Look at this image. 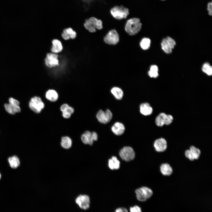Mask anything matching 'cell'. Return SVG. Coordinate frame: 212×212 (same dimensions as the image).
I'll list each match as a JSON object with an SVG mask.
<instances>
[{
  "mask_svg": "<svg viewBox=\"0 0 212 212\" xmlns=\"http://www.w3.org/2000/svg\"><path fill=\"white\" fill-rule=\"evenodd\" d=\"M5 109L6 111L10 114L14 115L21 111V108L19 106L12 105L10 103L4 104Z\"/></svg>",
  "mask_w": 212,
  "mask_h": 212,
  "instance_id": "19",
  "label": "cell"
},
{
  "mask_svg": "<svg viewBox=\"0 0 212 212\" xmlns=\"http://www.w3.org/2000/svg\"><path fill=\"white\" fill-rule=\"evenodd\" d=\"M148 74L151 77H157L158 76V67L155 65H151L148 72Z\"/></svg>",
  "mask_w": 212,
  "mask_h": 212,
  "instance_id": "27",
  "label": "cell"
},
{
  "mask_svg": "<svg viewBox=\"0 0 212 212\" xmlns=\"http://www.w3.org/2000/svg\"><path fill=\"white\" fill-rule=\"evenodd\" d=\"M208 13L211 16L212 14V11H209Z\"/></svg>",
  "mask_w": 212,
  "mask_h": 212,
  "instance_id": "39",
  "label": "cell"
},
{
  "mask_svg": "<svg viewBox=\"0 0 212 212\" xmlns=\"http://www.w3.org/2000/svg\"><path fill=\"white\" fill-rule=\"evenodd\" d=\"M52 46L51 51L52 53L57 54L59 53L62 51L63 46L61 42L57 39L52 40Z\"/></svg>",
  "mask_w": 212,
  "mask_h": 212,
  "instance_id": "18",
  "label": "cell"
},
{
  "mask_svg": "<svg viewBox=\"0 0 212 212\" xmlns=\"http://www.w3.org/2000/svg\"><path fill=\"white\" fill-rule=\"evenodd\" d=\"M161 48L166 53H171L176 45L175 41L170 37L163 38L161 43Z\"/></svg>",
  "mask_w": 212,
  "mask_h": 212,
  "instance_id": "8",
  "label": "cell"
},
{
  "mask_svg": "<svg viewBox=\"0 0 212 212\" xmlns=\"http://www.w3.org/2000/svg\"><path fill=\"white\" fill-rule=\"evenodd\" d=\"M153 146L156 152L159 153H163L166 151L168 148L167 142L164 138H159L154 141Z\"/></svg>",
  "mask_w": 212,
  "mask_h": 212,
  "instance_id": "10",
  "label": "cell"
},
{
  "mask_svg": "<svg viewBox=\"0 0 212 212\" xmlns=\"http://www.w3.org/2000/svg\"><path fill=\"white\" fill-rule=\"evenodd\" d=\"M110 12L114 18L120 20L126 18L129 14V9L122 5L114 6L111 9Z\"/></svg>",
  "mask_w": 212,
  "mask_h": 212,
  "instance_id": "2",
  "label": "cell"
},
{
  "mask_svg": "<svg viewBox=\"0 0 212 212\" xmlns=\"http://www.w3.org/2000/svg\"><path fill=\"white\" fill-rule=\"evenodd\" d=\"M184 155L186 158L191 161H193L195 160L193 154L189 149H187L185 151Z\"/></svg>",
  "mask_w": 212,
  "mask_h": 212,
  "instance_id": "30",
  "label": "cell"
},
{
  "mask_svg": "<svg viewBox=\"0 0 212 212\" xmlns=\"http://www.w3.org/2000/svg\"><path fill=\"white\" fill-rule=\"evenodd\" d=\"M58 55L56 54L49 53L47 54L45 59L46 65L49 68L55 67L59 65L58 59Z\"/></svg>",
  "mask_w": 212,
  "mask_h": 212,
  "instance_id": "12",
  "label": "cell"
},
{
  "mask_svg": "<svg viewBox=\"0 0 212 212\" xmlns=\"http://www.w3.org/2000/svg\"><path fill=\"white\" fill-rule=\"evenodd\" d=\"M8 160L11 167L13 169L17 168L20 165V162L19 159L16 155L9 157L8 158Z\"/></svg>",
  "mask_w": 212,
  "mask_h": 212,
  "instance_id": "25",
  "label": "cell"
},
{
  "mask_svg": "<svg viewBox=\"0 0 212 212\" xmlns=\"http://www.w3.org/2000/svg\"><path fill=\"white\" fill-rule=\"evenodd\" d=\"M44 103L41 98L34 96L31 99L29 102V106L32 111L37 113H39L44 107Z\"/></svg>",
  "mask_w": 212,
  "mask_h": 212,
  "instance_id": "5",
  "label": "cell"
},
{
  "mask_svg": "<svg viewBox=\"0 0 212 212\" xmlns=\"http://www.w3.org/2000/svg\"><path fill=\"white\" fill-rule=\"evenodd\" d=\"M112 117L111 111L108 109L105 111L100 110L96 114V117L98 121L100 123L105 124L110 121Z\"/></svg>",
  "mask_w": 212,
  "mask_h": 212,
  "instance_id": "9",
  "label": "cell"
},
{
  "mask_svg": "<svg viewBox=\"0 0 212 212\" xmlns=\"http://www.w3.org/2000/svg\"><path fill=\"white\" fill-rule=\"evenodd\" d=\"M9 103L12 105L16 106H19V102L13 98L11 97L9 98Z\"/></svg>",
  "mask_w": 212,
  "mask_h": 212,
  "instance_id": "31",
  "label": "cell"
},
{
  "mask_svg": "<svg viewBox=\"0 0 212 212\" xmlns=\"http://www.w3.org/2000/svg\"><path fill=\"white\" fill-rule=\"evenodd\" d=\"M207 10L208 11H212V2H209L208 4Z\"/></svg>",
  "mask_w": 212,
  "mask_h": 212,
  "instance_id": "38",
  "label": "cell"
},
{
  "mask_svg": "<svg viewBox=\"0 0 212 212\" xmlns=\"http://www.w3.org/2000/svg\"><path fill=\"white\" fill-rule=\"evenodd\" d=\"M119 155L123 160L128 162L135 158V154L134 150L131 147L126 146L120 150Z\"/></svg>",
  "mask_w": 212,
  "mask_h": 212,
  "instance_id": "7",
  "label": "cell"
},
{
  "mask_svg": "<svg viewBox=\"0 0 212 212\" xmlns=\"http://www.w3.org/2000/svg\"><path fill=\"white\" fill-rule=\"evenodd\" d=\"M65 111L68 112V113L72 115L74 112V109L73 107L69 106Z\"/></svg>",
  "mask_w": 212,
  "mask_h": 212,
  "instance_id": "36",
  "label": "cell"
},
{
  "mask_svg": "<svg viewBox=\"0 0 212 212\" xmlns=\"http://www.w3.org/2000/svg\"><path fill=\"white\" fill-rule=\"evenodd\" d=\"M202 71L209 76L212 74V67L208 62L203 64L202 67Z\"/></svg>",
  "mask_w": 212,
  "mask_h": 212,
  "instance_id": "29",
  "label": "cell"
},
{
  "mask_svg": "<svg viewBox=\"0 0 212 212\" xmlns=\"http://www.w3.org/2000/svg\"><path fill=\"white\" fill-rule=\"evenodd\" d=\"M150 40L149 39L144 38H143L141 40L140 45L143 49L147 50L150 47Z\"/></svg>",
  "mask_w": 212,
  "mask_h": 212,
  "instance_id": "28",
  "label": "cell"
},
{
  "mask_svg": "<svg viewBox=\"0 0 212 212\" xmlns=\"http://www.w3.org/2000/svg\"><path fill=\"white\" fill-rule=\"evenodd\" d=\"M81 139L83 143L85 144H88V138L84 133L81 135Z\"/></svg>",
  "mask_w": 212,
  "mask_h": 212,
  "instance_id": "33",
  "label": "cell"
},
{
  "mask_svg": "<svg viewBox=\"0 0 212 212\" xmlns=\"http://www.w3.org/2000/svg\"><path fill=\"white\" fill-rule=\"evenodd\" d=\"M189 149L193 154L195 160H198L201 154L200 149L193 145L190 146Z\"/></svg>",
  "mask_w": 212,
  "mask_h": 212,
  "instance_id": "26",
  "label": "cell"
},
{
  "mask_svg": "<svg viewBox=\"0 0 212 212\" xmlns=\"http://www.w3.org/2000/svg\"><path fill=\"white\" fill-rule=\"evenodd\" d=\"M119 40V35L115 29L110 31L104 38L105 42L110 45L116 44L118 42Z\"/></svg>",
  "mask_w": 212,
  "mask_h": 212,
  "instance_id": "11",
  "label": "cell"
},
{
  "mask_svg": "<svg viewBox=\"0 0 212 212\" xmlns=\"http://www.w3.org/2000/svg\"><path fill=\"white\" fill-rule=\"evenodd\" d=\"M130 212H142L141 208L138 206H135L130 208Z\"/></svg>",
  "mask_w": 212,
  "mask_h": 212,
  "instance_id": "32",
  "label": "cell"
},
{
  "mask_svg": "<svg viewBox=\"0 0 212 212\" xmlns=\"http://www.w3.org/2000/svg\"><path fill=\"white\" fill-rule=\"evenodd\" d=\"M108 166L110 169L117 170L120 167V162L115 156H112L108 160Z\"/></svg>",
  "mask_w": 212,
  "mask_h": 212,
  "instance_id": "21",
  "label": "cell"
},
{
  "mask_svg": "<svg viewBox=\"0 0 212 212\" xmlns=\"http://www.w3.org/2000/svg\"><path fill=\"white\" fill-rule=\"evenodd\" d=\"M111 92L115 98L118 100L121 99L123 96V92L121 89L117 87L112 88Z\"/></svg>",
  "mask_w": 212,
  "mask_h": 212,
  "instance_id": "24",
  "label": "cell"
},
{
  "mask_svg": "<svg viewBox=\"0 0 212 212\" xmlns=\"http://www.w3.org/2000/svg\"><path fill=\"white\" fill-rule=\"evenodd\" d=\"M84 26L86 29L91 32H95L96 29L100 30L103 27L102 21L94 17L86 19Z\"/></svg>",
  "mask_w": 212,
  "mask_h": 212,
  "instance_id": "3",
  "label": "cell"
},
{
  "mask_svg": "<svg viewBox=\"0 0 212 212\" xmlns=\"http://www.w3.org/2000/svg\"><path fill=\"white\" fill-rule=\"evenodd\" d=\"M76 203L80 207L84 210H87L90 207V199L86 195H80L75 199Z\"/></svg>",
  "mask_w": 212,
  "mask_h": 212,
  "instance_id": "13",
  "label": "cell"
},
{
  "mask_svg": "<svg viewBox=\"0 0 212 212\" xmlns=\"http://www.w3.org/2000/svg\"><path fill=\"white\" fill-rule=\"evenodd\" d=\"M125 130V127L123 124L119 122L115 123L111 127L112 132L117 135H122L124 133Z\"/></svg>",
  "mask_w": 212,
  "mask_h": 212,
  "instance_id": "15",
  "label": "cell"
},
{
  "mask_svg": "<svg viewBox=\"0 0 212 212\" xmlns=\"http://www.w3.org/2000/svg\"><path fill=\"white\" fill-rule=\"evenodd\" d=\"M115 212H128V211L125 208H119L116 209Z\"/></svg>",
  "mask_w": 212,
  "mask_h": 212,
  "instance_id": "37",
  "label": "cell"
},
{
  "mask_svg": "<svg viewBox=\"0 0 212 212\" xmlns=\"http://www.w3.org/2000/svg\"><path fill=\"white\" fill-rule=\"evenodd\" d=\"M142 24L140 19L134 18L128 19L125 24V29L129 35H133L138 33L140 30Z\"/></svg>",
  "mask_w": 212,
  "mask_h": 212,
  "instance_id": "1",
  "label": "cell"
},
{
  "mask_svg": "<svg viewBox=\"0 0 212 212\" xmlns=\"http://www.w3.org/2000/svg\"><path fill=\"white\" fill-rule=\"evenodd\" d=\"M1 174H0V179H1Z\"/></svg>",
  "mask_w": 212,
  "mask_h": 212,
  "instance_id": "40",
  "label": "cell"
},
{
  "mask_svg": "<svg viewBox=\"0 0 212 212\" xmlns=\"http://www.w3.org/2000/svg\"><path fill=\"white\" fill-rule=\"evenodd\" d=\"M45 97L47 99L52 102L57 101L59 96L57 92L54 90L51 89L47 91L45 93Z\"/></svg>",
  "mask_w": 212,
  "mask_h": 212,
  "instance_id": "20",
  "label": "cell"
},
{
  "mask_svg": "<svg viewBox=\"0 0 212 212\" xmlns=\"http://www.w3.org/2000/svg\"><path fill=\"white\" fill-rule=\"evenodd\" d=\"M84 133L87 137L88 139V144L92 145L94 141H96L98 139V135L97 133L95 132H91L89 131H85Z\"/></svg>",
  "mask_w": 212,
  "mask_h": 212,
  "instance_id": "23",
  "label": "cell"
},
{
  "mask_svg": "<svg viewBox=\"0 0 212 212\" xmlns=\"http://www.w3.org/2000/svg\"><path fill=\"white\" fill-rule=\"evenodd\" d=\"M140 113L144 115H150L153 112L152 108L147 102L141 104L140 105Z\"/></svg>",
  "mask_w": 212,
  "mask_h": 212,
  "instance_id": "17",
  "label": "cell"
},
{
  "mask_svg": "<svg viewBox=\"0 0 212 212\" xmlns=\"http://www.w3.org/2000/svg\"><path fill=\"white\" fill-rule=\"evenodd\" d=\"M60 144L61 146L63 148L68 149L71 147L72 145V140L68 136H63L62 138Z\"/></svg>",
  "mask_w": 212,
  "mask_h": 212,
  "instance_id": "22",
  "label": "cell"
},
{
  "mask_svg": "<svg viewBox=\"0 0 212 212\" xmlns=\"http://www.w3.org/2000/svg\"></svg>",
  "mask_w": 212,
  "mask_h": 212,
  "instance_id": "41",
  "label": "cell"
},
{
  "mask_svg": "<svg viewBox=\"0 0 212 212\" xmlns=\"http://www.w3.org/2000/svg\"><path fill=\"white\" fill-rule=\"evenodd\" d=\"M77 34L71 28H68L64 29L62 34L63 38L65 40L69 39L70 38L74 39L76 37Z\"/></svg>",
  "mask_w": 212,
  "mask_h": 212,
  "instance_id": "16",
  "label": "cell"
},
{
  "mask_svg": "<svg viewBox=\"0 0 212 212\" xmlns=\"http://www.w3.org/2000/svg\"><path fill=\"white\" fill-rule=\"evenodd\" d=\"M173 120V117L170 115H167L164 112L159 114L155 119V123L159 127H162L164 125L170 124Z\"/></svg>",
  "mask_w": 212,
  "mask_h": 212,
  "instance_id": "6",
  "label": "cell"
},
{
  "mask_svg": "<svg viewBox=\"0 0 212 212\" xmlns=\"http://www.w3.org/2000/svg\"><path fill=\"white\" fill-rule=\"evenodd\" d=\"M159 169L160 172L164 176H170L173 173V168L169 163H161L160 165Z\"/></svg>",
  "mask_w": 212,
  "mask_h": 212,
  "instance_id": "14",
  "label": "cell"
},
{
  "mask_svg": "<svg viewBox=\"0 0 212 212\" xmlns=\"http://www.w3.org/2000/svg\"><path fill=\"white\" fill-rule=\"evenodd\" d=\"M69 106V105L67 103L62 104L60 107V110L62 112L65 111Z\"/></svg>",
  "mask_w": 212,
  "mask_h": 212,
  "instance_id": "34",
  "label": "cell"
},
{
  "mask_svg": "<svg viewBox=\"0 0 212 212\" xmlns=\"http://www.w3.org/2000/svg\"><path fill=\"white\" fill-rule=\"evenodd\" d=\"M71 114L67 112H62V116L63 117L66 119L69 118L71 116Z\"/></svg>",
  "mask_w": 212,
  "mask_h": 212,
  "instance_id": "35",
  "label": "cell"
},
{
  "mask_svg": "<svg viewBox=\"0 0 212 212\" xmlns=\"http://www.w3.org/2000/svg\"><path fill=\"white\" fill-rule=\"evenodd\" d=\"M137 199L143 202L150 198L152 196V190L148 187L143 186L137 189L135 191Z\"/></svg>",
  "mask_w": 212,
  "mask_h": 212,
  "instance_id": "4",
  "label": "cell"
}]
</instances>
